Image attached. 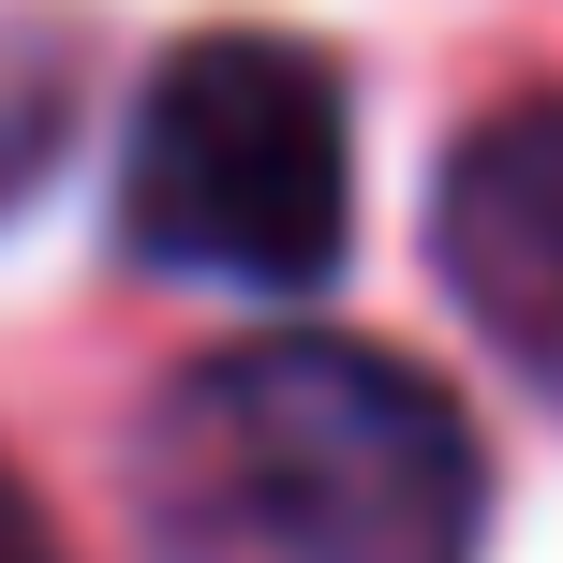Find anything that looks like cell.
I'll return each mask as SVG.
<instances>
[{
  "label": "cell",
  "instance_id": "6da1fadb",
  "mask_svg": "<svg viewBox=\"0 0 563 563\" xmlns=\"http://www.w3.org/2000/svg\"><path fill=\"white\" fill-rule=\"evenodd\" d=\"M148 519L178 563H475L489 445L386 341H223L148 400Z\"/></svg>",
  "mask_w": 563,
  "mask_h": 563
},
{
  "label": "cell",
  "instance_id": "7a4b0ae2",
  "mask_svg": "<svg viewBox=\"0 0 563 563\" xmlns=\"http://www.w3.org/2000/svg\"><path fill=\"white\" fill-rule=\"evenodd\" d=\"M119 238L178 282L238 297H311L356 238V119L341 75L282 30H194L134 104L119 164Z\"/></svg>",
  "mask_w": 563,
  "mask_h": 563
},
{
  "label": "cell",
  "instance_id": "3957f363",
  "mask_svg": "<svg viewBox=\"0 0 563 563\" xmlns=\"http://www.w3.org/2000/svg\"><path fill=\"white\" fill-rule=\"evenodd\" d=\"M430 267L519 386L563 400V104H505L430 178Z\"/></svg>",
  "mask_w": 563,
  "mask_h": 563
},
{
  "label": "cell",
  "instance_id": "277c9868",
  "mask_svg": "<svg viewBox=\"0 0 563 563\" xmlns=\"http://www.w3.org/2000/svg\"><path fill=\"white\" fill-rule=\"evenodd\" d=\"M59 148V75H0V194Z\"/></svg>",
  "mask_w": 563,
  "mask_h": 563
},
{
  "label": "cell",
  "instance_id": "5b68a950",
  "mask_svg": "<svg viewBox=\"0 0 563 563\" xmlns=\"http://www.w3.org/2000/svg\"><path fill=\"white\" fill-rule=\"evenodd\" d=\"M0 563H59L45 519H30V489H15V460H0Z\"/></svg>",
  "mask_w": 563,
  "mask_h": 563
}]
</instances>
